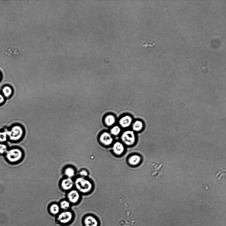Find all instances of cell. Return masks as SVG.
Returning <instances> with one entry per match:
<instances>
[{
    "mask_svg": "<svg viewBox=\"0 0 226 226\" xmlns=\"http://www.w3.org/2000/svg\"><path fill=\"white\" fill-rule=\"evenodd\" d=\"M106 125L108 126H113L116 122V119L113 115H109L107 116L104 119Z\"/></svg>",
    "mask_w": 226,
    "mask_h": 226,
    "instance_id": "13",
    "label": "cell"
},
{
    "mask_svg": "<svg viewBox=\"0 0 226 226\" xmlns=\"http://www.w3.org/2000/svg\"><path fill=\"white\" fill-rule=\"evenodd\" d=\"M79 174L81 177H84L88 176V173L86 170H82L79 172Z\"/></svg>",
    "mask_w": 226,
    "mask_h": 226,
    "instance_id": "23",
    "label": "cell"
},
{
    "mask_svg": "<svg viewBox=\"0 0 226 226\" xmlns=\"http://www.w3.org/2000/svg\"><path fill=\"white\" fill-rule=\"evenodd\" d=\"M7 134L6 132H0V142L6 141L7 139Z\"/></svg>",
    "mask_w": 226,
    "mask_h": 226,
    "instance_id": "20",
    "label": "cell"
},
{
    "mask_svg": "<svg viewBox=\"0 0 226 226\" xmlns=\"http://www.w3.org/2000/svg\"><path fill=\"white\" fill-rule=\"evenodd\" d=\"M4 100V99L3 96L0 94V104L3 103Z\"/></svg>",
    "mask_w": 226,
    "mask_h": 226,
    "instance_id": "24",
    "label": "cell"
},
{
    "mask_svg": "<svg viewBox=\"0 0 226 226\" xmlns=\"http://www.w3.org/2000/svg\"><path fill=\"white\" fill-rule=\"evenodd\" d=\"M74 185L77 191L83 194L89 193L93 188L90 181L82 177H78L75 180Z\"/></svg>",
    "mask_w": 226,
    "mask_h": 226,
    "instance_id": "1",
    "label": "cell"
},
{
    "mask_svg": "<svg viewBox=\"0 0 226 226\" xmlns=\"http://www.w3.org/2000/svg\"><path fill=\"white\" fill-rule=\"evenodd\" d=\"M99 140L102 144L107 146L111 144L113 142V139L110 133L107 132L102 133L100 137Z\"/></svg>",
    "mask_w": 226,
    "mask_h": 226,
    "instance_id": "6",
    "label": "cell"
},
{
    "mask_svg": "<svg viewBox=\"0 0 226 226\" xmlns=\"http://www.w3.org/2000/svg\"><path fill=\"white\" fill-rule=\"evenodd\" d=\"M141 160V158L139 156L135 155L129 158L128 162L130 165L135 166L139 164Z\"/></svg>",
    "mask_w": 226,
    "mask_h": 226,
    "instance_id": "12",
    "label": "cell"
},
{
    "mask_svg": "<svg viewBox=\"0 0 226 226\" xmlns=\"http://www.w3.org/2000/svg\"><path fill=\"white\" fill-rule=\"evenodd\" d=\"M70 204L69 202L66 200H63L60 203V208L63 210L67 209L69 208Z\"/></svg>",
    "mask_w": 226,
    "mask_h": 226,
    "instance_id": "19",
    "label": "cell"
},
{
    "mask_svg": "<svg viewBox=\"0 0 226 226\" xmlns=\"http://www.w3.org/2000/svg\"><path fill=\"white\" fill-rule=\"evenodd\" d=\"M10 140L18 141L22 138L25 134V130L23 126L17 125L14 126L10 131L6 132Z\"/></svg>",
    "mask_w": 226,
    "mask_h": 226,
    "instance_id": "2",
    "label": "cell"
},
{
    "mask_svg": "<svg viewBox=\"0 0 226 226\" xmlns=\"http://www.w3.org/2000/svg\"><path fill=\"white\" fill-rule=\"evenodd\" d=\"M64 174L68 178H71L75 176V170L72 167H68L65 169Z\"/></svg>",
    "mask_w": 226,
    "mask_h": 226,
    "instance_id": "14",
    "label": "cell"
},
{
    "mask_svg": "<svg viewBox=\"0 0 226 226\" xmlns=\"http://www.w3.org/2000/svg\"><path fill=\"white\" fill-rule=\"evenodd\" d=\"M84 223L86 226H98L99 224L98 220L92 216H87L85 218Z\"/></svg>",
    "mask_w": 226,
    "mask_h": 226,
    "instance_id": "10",
    "label": "cell"
},
{
    "mask_svg": "<svg viewBox=\"0 0 226 226\" xmlns=\"http://www.w3.org/2000/svg\"><path fill=\"white\" fill-rule=\"evenodd\" d=\"M121 131V129L120 127L118 126H115L111 129L110 132L112 135L117 136L120 134Z\"/></svg>",
    "mask_w": 226,
    "mask_h": 226,
    "instance_id": "17",
    "label": "cell"
},
{
    "mask_svg": "<svg viewBox=\"0 0 226 226\" xmlns=\"http://www.w3.org/2000/svg\"><path fill=\"white\" fill-rule=\"evenodd\" d=\"M133 119L130 116L127 115L121 118L119 121L121 127L123 128H127L130 127L132 124Z\"/></svg>",
    "mask_w": 226,
    "mask_h": 226,
    "instance_id": "9",
    "label": "cell"
},
{
    "mask_svg": "<svg viewBox=\"0 0 226 226\" xmlns=\"http://www.w3.org/2000/svg\"><path fill=\"white\" fill-rule=\"evenodd\" d=\"M67 197L70 202L73 204L76 203L80 198L79 192L76 190H72L68 193Z\"/></svg>",
    "mask_w": 226,
    "mask_h": 226,
    "instance_id": "7",
    "label": "cell"
},
{
    "mask_svg": "<svg viewBox=\"0 0 226 226\" xmlns=\"http://www.w3.org/2000/svg\"><path fill=\"white\" fill-rule=\"evenodd\" d=\"M23 152L18 149H12L7 152L6 157L11 162H16L20 160L23 156Z\"/></svg>",
    "mask_w": 226,
    "mask_h": 226,
    "instance_id": "3",
    "label": "cell"
},
{
    "mask_svg": "<svg viewBox=\"0 0 226 226\" xmlns=\"http://www.w3.org/2000/svg\"><path fill=\"white\" fill-rule=\"evenodd\" d=\"M73 218V215L71 212L69 211L63 212L58 216L57 220L62 223H67L71 220Z\"/></svg>",
    "mask_w": 226,
    "mask_h": 226,
    "instance_id": "5",
    "label": "cell"
},
{
    "mask_svg": "<svg viewBox=\"0 0 226 226\" xmlns=\"http://www.w3.org/2000/svg\"><path fill=\"white\" fill-rule=\"evenodd\" d=\"M50 212L53 214L57 215L59 212V206L57 204H53L50 206Z\"/></svg>",
    "mask_w": 226,
    "mask_h": 226,
    "instance_id": "16",
    "label": "cell"
},
{
    "mask_svg": "<svg viewBox=\"0 0 226 226\" xmlns=\"http://www.w3.org/2000/svg\"><path fill=\"white\" fill-rule=\"evenodd\" d=\"M0 78H1V75H0Z\"/></svg>",
    "mask_w": 226,
    "mask_h": 226,
    "instance_id": "25",
    "label": "cell"
},
{
    "mask_svg": "<svg viewBox=\"0 0 226 226\" xmlns=\"http://www.w3.org/2000/svg\"><path fill=\"white\" fill-rule=\"evenodd\" d=\"M121 139L125 144L130 146L134 144L136 140L134 132L132 130L125 131L121 136Z\"/></svg>",
    "mask_w": 226,
    "mask_h": 226,
    "instance_id": "4",
    "label": "cell"
},
{
    "mask_svg": "<svg viewBox=\"0 0 226 226\" xmlns=\"http://www.w3.org/2000/svg\"><path fill=\"white\" fill-rule=\"evenodd\" d=\"M74 183L71 178H67L63 179L61 183V188L65 191H68L72 188Z\"/></svg>",
    "mask_w": 226,
    "mask_h": 226,
    "instance_id": "8",
    "label": "cell"
},
{
    "mask_svg": "<svg viewBox=\"0 0 226 226\" xmlns=\"http://www.w3.org/2000/svg\"><path fill=\"white\" fill-rule=\"evenodd\" d=\"M7 147L6 145L0 144V154H2L7 152Z\"/></svg>",
    "mask_w": 226,
    "mask_h": 226,
    "instance_id": "22",
    "label": "cell"
},
{
    "mask_svg": "<svg viewBox=\"0 0 226 226\" xmlns=\"http://www.w3.org/2000/svg\"><path fill=\"white\" fill-rule=\"evenodd\" d=\"M155 43L154 42H153L152 41L149 40L148 42H143L140 43V45L143 47H150V46H152V45L154 44Z\"/></svg>",
    "mask_w": 226,
    "mask_h": 226,
    "instance_id": "21",
    "label": "cell"
},
{
    "mask_svg": "<svg viewBox=\"0 0 226 226\" xmlns=\"http://www.w3.org/2000/svg\"><path fill=\"white\" fill-rule=\"evenodd\" d=\"M2 92L5 96L8 97L11 94L12 90L10 87L6 86L3 89Z\"/></svg>",
    "mask_w": 226,
    "mask_h": 226,
    "instance_id": "18",
    "label": "cell"
},
{
    "mask_svg": "<svg viewBox=\"0 0 226 226\" xmlns=\"http://www.w3.org/2000/svg\"><path fill=\"white\" fill-rule=\"evenodd\" d=\"M113 152L115 154L120 155L122 154L125 151V147L123 145L119 142L114 143L113 147Z\"/></svg>",
    "mask_w": 226,
    "mask_h": 226,
    "instance_id": "11",
    "label": "cell"
},
{
    "mask_svg": "<svg viewBox=\"0 0 226 226\" xmlns=\"http://www.w3.org/2000/svg\"><path fill=\"white\" fill-rule=\"evenodd\" d=\"M143 127V123L142 121H136L133 124V130L135 132H139V131L141 130Z\"/></svg>",
    "mask_w": 226,
    "mask_h": 226,
    "instance_id": "15",
    "label": "cell"
}]
</instances>
